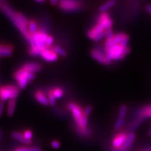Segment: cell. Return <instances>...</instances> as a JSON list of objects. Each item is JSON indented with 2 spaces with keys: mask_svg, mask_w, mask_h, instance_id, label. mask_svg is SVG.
Returning a JSON list of instances; mask_svg holds the SVG:
<instances>
[{
  "mask_svg": "<svg viewBox=\"0 0 151 151\" xmlns=\"http://www.w3.org/2000/svg\"><path fill=\"white\" fill-rule=\"evenodd\" d=\"M115 4V1H113V0H111V1H109L105 3V4H103V5L100 8V10L101 12H105L107 10V9L112 7Z\"/></svg>",
  "mask_w": 151,
  "mask_h": 151,
  "instance_id": "obj_18",
  "label": "cell"
},
{
  "mask_svg": "<svg viewBox=\"0 0 151 151\" xmlns=\"http://www.w3.org/2000/svg\"><path fill=\"white\" fill-rule=\"evenodd\" d=\"M126 36L127 35L124 34H118L115 35H113L111 40H106L105 43L106 48H108V47H110L114 45H120Z\"/></svg>",
  "mask_w": 151,
  "mask_h": 151,
  "instance_id": "obj_10",
  "label": "cell"
},
{
  "mask_svg": "<svg viewBox=\"0 0 151 151\" xmlns=\"http://www.w3.org/2000/svg\"><path fill=\"white\" fill-rule=\"evenodd\" d=\"M32 37L36 42L37 48L42 52L44 50L46 49L45 41L49 36H47V35L44 32H38L35 33L34 36Z\"/></svg>",
  "mask_w": 151,
  "mask_h": 151,
  "instance_id": "obj_6",
  "label": "cell"
},
{
  "mask_svg": "<svg viewBox=\"0 0 151 151\" xmlns=\"http://www.w3.org/2000/svg\"><path fill=\"white\" fill-rule=\"evenodd\" d=\"M53 93L54 96L56 98H60L63 96V91L60 88H56L54 90H53Z\"/></svg>",
  "mask_w": 151,
  "mask_h": 151,
  "instance_id": "obj_24",
  "label": "cell"
},
{
  "mask_svg": "<svg viewBox=\"0 0 151 151\" xmlns=\"http://www.w3.org/2000/svg\"><path fill=\"white\" fill-rule=\"evenodd\" d=\"M55 99L56 98L55 97L53 90H52L50 91L49 94V104H50L51 105H54V104L55 103Z\"/></svg>",
  "mask_w": 151,
  "mask_h": 151,
  "instance_id": "obj_23",
  "label": "cell"
},
{
  "mask_svg": "<svg viewBox=\"0 0 151 151\" xmlns=\"http://www.w3.org/2000/svg\"><path fill=\"white\" fill-rule=\"evenodd\" d=\"M37 2H38V3H44L45 2V1H37Z\"/></svg>",
  "mask_w": 151,
  "mask_h": 151,
  "instance_id": "obj_37",
  "label": "cell"
},
{
  "mask_svg": "<svg viewBox=\"0 0 151 151\" xmlns=\"http://www.w3.org/2000/svg\"><path fill=\"white\" fill-rule=\"evenodd\" d=\"M68 108L70 110H71L74 120L76 122L77 125L79 124V123L81 121L82 117L83 116V113H82L81 110L80 109V108L78 105L73 103L69 104Z\"/></svg>",
  "mask_w": 151,
  "mask_h": 151,
  "instance_id": "obj_9",
  "label": "cell"
},
{
  "mask_svg": "<svg viewBox=\"0 0 151 151\" xmlns=\"http://www.w3.org/2000/svg\"><path fill=\"white\" fill-rule=\"evenodd\" d=\"M112 24L113 21L109 18V15L107 13L102 14L99 18L97 25L88 32V37L91 39H94L97 34L110 28Z\"/></svg>",
  "mask_w": 151,
  "mask_h": 151,
  "instance_id": "obj_2",
  "label": "cell"
},
{
  "mask_svg": "<svg viewBox=\"0 0 151 151\" xmlns=\"http://www.w3.org/2000/svg\"><path fill=\"white\" fill-rule=\"evenodd\" d=\"M54 52L57 54H59V55H60L61 56H63L64 57V56L66 55L65 51L64 49H63L62 48H61V47H58V46H57V47H55V48H54Z\"/></svg>",
  "mask_w": 151,
  "mask_h": 151,
  "instance_id": "obj_22",
  "label": "cell"
},
{
  "mask_svg": "<svg viewBox=\"0 0 151 151\" xmlns=\"http://www.w3.org/2000/svg\"><path fill=\"white\" fill-rule=\"evenodd\" d=\"M28 28H29V32L32 34H35L36 32L37 29V26L36 23L34 22H31L29 23V26H28Z\"/></svg>",
  "mask_w": 151,
  "mask_h": 151,
  "instance_id": "obj_21",
  "label": "cell"
},
{
  "mask_svg": "<svg viewBox=\"0 0 151 151\" xmlns=\"http://www.w3.org/2000/svg\"><path fill=\"white\" fill-rule=\"evenodd\" d=\"M15 78L18 81L20 87L21 88H25L30 81L35 78V76L34 74L28 72L22 68L18 70L15 73Z\"/></svg>",
  "mask_w": 151,
  "mask_h": 151,
  "instance_id": "obj_4",
  "label": "cell"
},
{
  "mask_svg": "<svg viewBox=\"0 0 151 151\" xmlns=\"http://www.w3.org/2000/svg\"><path fill=\"white\" fill-rule=\"evenodd\" d=\"M4 12L8 14L9 17H11L14 23H15L19 29L22 31L23 35L29 39L31 36L29 34V32L27 30L26 26L27 25V22L25 18L22 15H20V14H16V15H15L10 10H8L6 8H4Z\"/></svg>",
  "mask_w": 151,
  "mask_h": 151,
  "instance_id": "obj_3",
  "label": "cell"
},
{
  "mask_svg": "<svg viewBox=\"0 0 151 151\" xmlns=\"http://www.w3.org/2000/svg\"><path fill=\"white\" fill-rule=\"evenodd\" d=\"M106 64H109L112 60H120L129 53L130 49L129 47H122L120 45H114L108 48H106Z\"/></svg>",
  "mask_w": 151,
  "mask_h": 151,
  "instance_id": "obj_1",
  "label": "cell"
},
{
  "mask_svg": "<svg viewBox=\"0 0 151 151\" xmlns=\"http://www.w3.org/2000/svg\"><path fill=\"white\" fill-rule=\"evenodd\" d=\"M123 124H124V120L121 119H119L117 120L116 124L115 125V129L116 130H119L121 128V127L122 126Z\"/></svg>",
  "mask_w": 151,
  "mask_h": 151,
  "instance_id": "obj_27",
  "label": "cell"
},
{
  "mask_svg": "<svg viewBox=\"0 0 151 151\" xmlns=\"http://www.w3.org/2000/svg\"><path fill=\"white\" fill-rule=\"evenodd\" d=\"M91 54L93 58L96 60H97L98 62L102 64H105V61H106L105 56L102 53H101L100 52H99L98 50H94L91 51Z\"/></svg>",
  "mask_w": 151,
  "mask_h": 151,
  "instance_id": "obj_13",
  "label": "cell"
},
{
  "mask_svg": "<svg viewBox=\"0 0 151 151\" xmlns=\"http://www.w3.org/2000/svg\"><path fill=\"white\" fill-rule=\"evenodd\" d=\"M91 109H92L91 106H87L86 108H85L84 110L83 115L85 116H87V117H88V116L89 114H90Z\"/></svg>",
  "mask_w": 151,
  "mask_h": 151,
  "instance_id": "obj_30",
  "label": "cell"
},
{
  "mask_svg": "<svg viewBox=\"0 0 151 151\" xmlns=\"http://www.w3.org/2000/svg\"><path fill=\"white\" fill-rule=\"evenodd\" d=\"M36 98L37 101L39 103H40L42 105H47L49 104V99H47V97L45 96L44 94L40 91L37 92L36 94Z\"/></svg>",
  "mask_w": 151,
  "mask_h": 151,
  "instance_id": "obj_16",
  "label": "cell"
},
{
  "mask_svg": "<svg viewBox=\"0 0 151 151\" xmlns=\"http://www.w3.org/2000/svg\"><path fill=\"white\" fill-rule=\"evenodd\" d=\"M0 50H13V47L9 45H0Z\"/></svg>",
  "mask_w": 151,
  "mask_h": 151,
  "instance_id": "obj_32",
  "label": "cell"
},
{
  "mask_svg": "<svg viewBox=\"0 0 151 151\" xmlns=\"http://www.w3.org/2000/svg\"><path fill=\"white\" fill-rule=\"evenodd\" d=\"M149 150V151H151V149H150V150Z\"/></svg>",
  "mask_w": 151,
  "mask_h": 151,
  "instance_id": "obj_40",
  "label": "cell"
},
{
  "mask_svg": "<svg viewBox=\"0 0 151 151\" xmlns=\"http://www.w3.org/2000/svg\"><path fill=\"white\" fill-rule=\"evenodd\" d=\"M12 137H13V138H15V139L22 142L24 143L25 144L28 145V144H30L31 142H32L31 140H28L26 139L24 137V136H23V135H22V134H21L20 133H18V132H13V133H12Z\"/></svg>",
  "mask_w": 151,
  "mask_h": 151,
  "instance_id": "obj_15",
  "label": "cell"
},
{
  "mask_svg": "<svg viewBox=\"0 0 151 151\" xmlns=\"http://www.w3.org/2000/svg\"><path fill=\"white\" fill-rule=\"evenodd\" d=\"M51 146L54 149H59L60 147V144L58 140H53L51 142Z\"/></svg>",
  "mask_w": 151,
  "mask_h": 151,
  "instance_id": "obj_31",
  "label": "cell"
},
{
  "mask_svg": "<svg viewBox=\"0 0 151 151\" xmlns=\"http://www.w3.org/2000/svg\"><path fill=\"white\" fill-rule=\"evenodd\" d=\"M1 88H0V96H1Z\"/></svg>",
  "mask_w": 151,
  "mask_h": 151,
  "instance_id": "obj_39",
  "label": "cell"
},
{
  "mask_svg": "<svg viewBox=\"0 0 151 151\" xmlns=\"http://www.w3.org/2000/svg\"><path fill=\"white\" fill-rule=\"evenodd\" d=\"M126 113H127V106L125 105H123L120 108L119 118V119H121L124 120V119Z\"/></svg>",
  "mask_w": 151,
  "mask_h": 151,
  "instance_id": "obj_19",
  "label": "cell"
},
{
  "mask_svg": "<svg viewBox=\"0 0 151 151\" xmlns=\"http://www.w3.org/2000/svg\"><path fill=\"white\" fill-rule=\"evenodd\" d=\"M23 136L24 137L28 140H31V139L32 138V133L30 130H26L24 134H23Z\"/></svg>",
  "mask_w": 151,
  "mask_h": 151,
  "instance_id": "obj_28",
  "label": "cell"
},
{
  "mask_svg": "<svg viewBox=\"0 0 151 151\" xmlns=\"http://www.w3.org/2000/svg\"><path fill=\"white\" fill-rule=\"evenodd\" d=\"M41 55L45 60L48 62H53L58 59V55L54 51L45 49L42 52Z\"/></svg>",
  "mask_w": 151,
  "mask_h": 151,
  "instance_id": "obj_11",
  "label": "cell"
},
{
  "mask_svg": "<svg viewBox=\"0 0 151 151\" xmlns=\"http://www.w3.org/2000/svg\"><path fill=\"white\" fill-rule=\"evenodd\" d=\"M146 9H147V10L151 14V5L150 4H147V5L146 6Z\"/></svg>",
  "mask_w": 151,
  "mask_h": 151,
  "instance_id": "obj_35",
  "label": "cell"
},
{
  "mask_svg": "<svg viewBox=\"0 0 151 151\" xmlns=\"http://www.w3.org/2000/svg\"><path fill=\"white\" fill-rule=\"evenodd\" d=\"M57 1H55V0H52V1H50V3H52V4H56Z\"/></svg>",
  "mask_w": 151,
  "mask_h": 151,
  "instance_id": "obj_36",
  "label": "cell"
},
{
  "mask_svg": "<svg viewBox=\"0 0 151 151\" xmlns=\"http://www.w3.org/2000/svg\"><path fill=\"white\" fill-rule=\"evenodd\" d=\"M127 135L125 133H120L115 136L112 140V146L114 149H118L122 147L127 139Z\"/></svg>",
  "mask_w": 151,
  "mask_h": 151,
  "instance_id": "obj_8",
  "label": "cell"
},
{
  "mask_svg": "<svg viewBox=\"0 0 151 151\" xmlns=\"http://www.w3.org/2000/svg\"><path fill=\"white\" fill-rule=\"evenodd\" d=\"M3 109H4V104L3 102L0 101V117H1L2 113L3 112Z\"/></svg>",
  "mask_w": 151,
  "mask_h": 151,
  "instance_id": "obj_34",
  "label": "cell"
},
{
  "mask_svg": "<svg viewBox=\"0 0 151 151\" xmlns=\"http://www.w3.org/2000/svg\"><path fill=\"white\" fill-rule=\"evenodd\" d=\"M23 69H24L28 72L34 74L35 72L39 71V70L41 69V66L40 64L37 63H28L23 65Z\"/></svg>",
  "mask_w": 151,
  "mask_h": 151,
  "instance_id": "obj_12",
  "label": "cell"
},
{
  "mask_svg": "<svg viewBox=\"0 0 151 151\" xmlns=\"http://www.w3.org/2000/svg\"><path fill=\"white\" fill-rule=\"evenodd\" d=\"M60 7L65 11L74 12L79 9L80 6L78 2L75 1H61L59 3Z\"/></svg>",
  "mask_w": 151,
  "mask_h": 151,
  "instance_id": "obj_7",
  "label": "cell"
},
{
  "mask_svg": "<svg viewBox=\"0 0 151 151\" xmlns=\"http://www.w3.org/2000/svg\"><path fill=\"white\" fill-rule=\"evenodd\" d=\"M12 53V50H0V56L8 57L10 56Z\"/></svg>",
  "mask_w": 151,
  "mask_h": 151,
  "instance_id": "obj_29",
  "label": "cell"
},
{
  "mask_svg": "<svg viewBox=\"0 0 151 151\" xmlns=\"http://www.w3.org/2000/svg\"><path fill=\"white\" fill-rule=\"evenodd\" d=\"M53 42H54L53 38L50 36H49L48 37H47V39L45 41V46L48 47V46L52 44L53 43Z\"/></svg>",
  "mask_w": 151,
  "mask_h": 151,
  "instance_id": "obj_33",
  "label": "cell"
},
{
  "mask_svg": "<svg viewBox=\"0 0 151 151\" xmlns=\"http://www.w3.org/2000/svg\"><path fill=\"white\" fill-rule=\"evenodd\" d=\"M19 94L18 89L13 86H7L1 88V94L0 99L1 101H6L8 100L16 98Z\"/></svg>",
  "mask_w": 151,
  "mask_h": 151,
  "instance_id": "obj_5",
  "label": "cell"
},
{
  "mask_svg": "<svg viewBox=\"0 0 151 151\" xmlns=\"http://www.w3.org/2000/svg\"><path fill=\"white\" fill-rule=\"evenodd\" d=\"M15 151H42V149L38 147H20Z\"/></svg>",
  "mask_w": 151,
  "mask_h": 151,
  "instance_id": "obj_20",
  "label": "cell"
},
{
  "mask_svg": "<svg viewBox=\"0 0 151 151\" xmlns=\"http://www.w3.org/2000/svg\"><path fill=\"white\" fill-rule=\"evenodd\" d=\"M105 36H106V32L104 31V32H102L100 33V34H97V35L95 36V37L94 38L93 40H94V41H98V40H101V39H103V38L104 37H105Z\"/></svg>",
  "mask_w": 151,
  "mask_h": 151,
  "instance_id": "obj_26",
  "label": "cell"
},
{
  "mask_svg": "<svg viewBox=\"0 0 151 151\" xmlns=\"http://www.w3.org/2000/svg\"><path fill=\"white\" fill-rule=\"evenodd\" d=\"M135 135L134 133H133V132H131V133H130L129 135H127V139L124 144V146H123V147L125 149L129 148L131 146V145L133 144L134 141L135 140Z\"/></svg>",
  "mask_w": 151,
  "mask_h": 151,
  "instance_id": "obj_14",
  "label": "cell"
},
{
  "mask_svg": "<svg viewBox=\"0 0 151 151\" xmlns=\"http://www.w3.org/2000/svg\"><path fill=\"white\" fill-rule=\"evenodd\" d=\"M15 105H16V101L15 99L9 100L8 104V115L9 116H12L14 114Z\"/></svg>",
  "mask_w": 151,
  "mask_h": 151,
  "instance_id": "obj_17",
  "label": "cell"
},
{
  "mask_svg": "<svg viewBox=\"0 0 151 151\" xmlns=\"http://www.w3.org/2000/svg\"><path fill=\"white\" fill-rule=\"evenodd\" d=\"M149 136H151V129L149 132Z\"/></svg>",
  "mask_w": 151,
  "mask_h": 151,
  "instance_id": "obj_38",
  "label": "cell"
},
{
  "mask_svg": "<svg viewBox=\"0 0 151 151\" xmlns=\"http://www.w3.org/2000/svg\"><path fill=\"white\" fill-rule=\"evenodd\" d=\"M106 32V39L107 40H111L113 37V31L111 28H108L107 29L105 30Z\"/></svg>",
  "mask_w": 151,
  "mask_h": 151,
  "instance_id": "obj_25",
  "label": "cell"
}]
</instances>
